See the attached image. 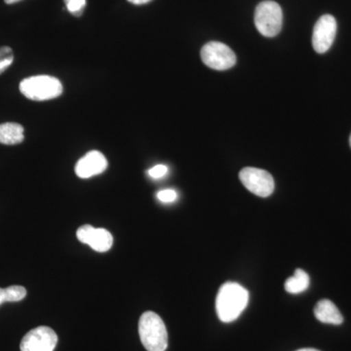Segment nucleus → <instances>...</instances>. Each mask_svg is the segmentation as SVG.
<instances>
[{"instance_id":"obj_5","label":"nucleus","mask_w":351,"mask_h":351,"mask_svg":"<svg viewBox=\"0 0 351 351\" xmlns=\"http://www.w3.org/2000/svg\"><path fill=\"white\" fill-rule=\"evenodd\" d=\"M201 60L210 69L226 71L237 64V56L228 45L211 41L203 46L200 52Z\"/></svg>"},{"instance_id":"obj_20","label":"nucleus","mask_w":351,"mask_h":351,"mask_svg":"<svg viewBox=\"0 0 351 351\" xmlns=\"http://www.w3.org/2000/svg\"><path fill=\"white\" fill-rule=\"evenodd\" d=\"M20 1H22V0H4V2H5L6 4H14Z\"/></svg>"},{"instance_id":"obj_8","label":"nucleus","mask_w":351,"mask_h":351,"mask_svg":"<svg viewBox=\"0 0 351 351\" xmlns=\"http://www.w3.org/2000/svg\"><path fill=\"white\" fill-rule=\"evenodd\" d=\"M337 21L332 15L326 14L320 17L314 25L313 46L318 54H324L331 48L336 38Z\"/></svg>"},{"instance_id":"obj_7","label":"nucleus","mask_w":351,"mask_h":351,"mask_svg":"<svg viewBox=\"0 0 351 351\" xmlns=\"http://www.w3.org/2000/svg\"><path fill=\"white\" fill-rule=\"evenodd\" d=\"M58 343V336L50 327L34 328L25 334L21 341V351H54Z\"/></svg>"},{"instance_id":"obj_12","label":"nucleus","mask_w":351,"mask_h":351,"mask_svg":"<svg viewBox=\"0 0 351 351\" xmlns=\"http://www.w3.org/2000/svg\"><path fill=\"white\" fill-rule=\"evenodd\" d=\"M24 127L15 122L0 124V144L14 145L24 141Z\"/></svg>"},{"instance_id":"obj_11","label":"nucleus","mask_w":351,"mask_h":351,"mask_svg":"<svg viewBox=\"0 0 351 351\" xmlns=\"http://www.w3.org/2000/svg\"><path fill=\"white\" fill-rule=\"evenodd\" d=\"M314 315L316 319L325 324L341 325L343 317L338 307L329 300H321L314 307Z\"/></svg>"},{"instance_id":"obj_22","label":"nucleus","mask_w":351,"mask_h":351,"mask_svg":"<svg viewBox=\"0 0 351 351\" xmlns=\"http://www.w3.org/2000/svg\"><path fill=\"white\" fill-rule=\"evenodd\" d=\"M350 147H351V135H350Z\"/></svg>"},{"instance_id":"obj_15","label":"nucleus","mask_w":351,"mask_h":351,"mask_svg":"<svg viewBox=\"0 0 351 351\" xmlns=\"http://www.w3.org/2000/svg\"><path fill=\"white\" fill-rule=\"evenodd\" d=\"M66 9L75 17H80L86 7V0H64Z\"/></svg>"},{"instance_id":"obj_17","label":"nucleus","mask_w":351,"mask_h":351,"mask_svg":"<svg viewBox=\"0 0 351 351\" xmlns=\"http://www.w3.org/2000/svg\"><path fill=\"white\" fill-rule=\"evenodd\" d=\"M167 166L163 165V164H159V165L154 166V167L149 170V176L152 178V179H160V178L167 174Z\"/></svg>"},{"instance_id":"obj_10","label":"nucleus","mask_w":351,"mask_h":351,"mask_svg":"<svg viewBox=\"0 0 351 351\" xmlns=\"http://www.w3.org/2000/svg\"><path fill=\"white\" fill-rule=\"evenodd\" d=\"M108 165L107 158L101 152H89L76 163L75 174L80 179H89V178L105 172Z\"/></svg>"},{"instance_id":"obj_4","label":"nucleus","mask_w":351,"mask_h":351,"mask_svg":"<svg viewBox=\"0 0 351 351\" xmlns=\"http://www.w3.org/2000/svg\"><path fill=\"white\" fill-rule=\"evenodd\" d=\"M283 24V12L276 1L261 2L255 10V25L265 38H274L280 32Z\"/></svg>"},{"instance_id":"obj_1","label":"nucleus","mask_w":351,"mask_h":351,"mask_svg":"<svg viewBox=\"0 0 351 351\" xmlns=\"http://www.w3.org/2000/svg\"><path fill=\"white\" fill-rule=\"evenodd\" d=\"M249 292L239 283L226 282L219 288L216 311L221 322L230 323L239 317L248 306Z\"/></svg>"},{"instance_id":"obj_14","label":"nucleus","mask_w":351,"mask_h":351,"mask_svg":"<svg viewBox=\"0 0 351 351\" xmlns=\"http://www.w3.org/2000/svg\"><path fill=\"white\" fill-rule=\"evenodd\" d=\"M13 61V50L8 46L0 47V75H2L12 64Z\"/></svg>"},{"instance_id":"obj_9","label":"nucleus","mask_w":351,"mask_h":351,"mask_svg":"<svg viewBox=\"0 0 351 351\" xmlns=\"http://www.w3.org/2000/svg\"><path fill=\"white\" fill-rule=\"evenodd\" d=\"M76 237L82 243L88 244L93 250L104 253L112 248V235L105 228H95L90 225L80 226Z\"/></svg>"},{"instance_id":"obj_13","label":"nucleus","mask_w":351,"mask_h":351,"mask_svg":"<svg viewBox=\"0 0 351 351\" xmlns=\"http://www.w3.org/2000/svg\"><path fill=\"white\" fill-rule=\"evenodd\" d=\"M309 276L304 270L298 269L295 270L294 276L288 278L285 282V290L290 294H300L308 288Z\"/></svg>"},{"instance_id":"obj_21","label":"nucleus","mask_w":351,"mask_h":351,"mask_svg":"<svg viewBox=\"0 0 351 351\" xmlns=\"http://www.w3.org/2000/svg\"><path fill=\"white\" fill-rule=\"evenodd\" d=\"M297 351H319V350H314V348H302V350H299Z\"/></svg>"},{"instance_id":"obj_19","label":"nucleus","mask_w":351,"mask_h":351,"mask_svg":"<svg viewBox=\"0 0 351 351\" xmlns=\"http://www.w3.org/2000/svg\"><path fill=\"white\" fill-rule=\"evenodd\" d=\"M128 1L132 4H135V5H144V4L151 2L152 0H128Z\"/></svg>"},{"instance_id":"obj_3","label":"nucleus","mask_w":351,"mask_h":351,"mask_svg":"<svg viewBox=\"0 0 351 351\" xmlns=\"http://www.w3.org/2000/svg\"><path fill=\"white\" fill-rule=\"evenodd\" d=\"M19 88L25 98L36 101L53 100L64 91L62 82L50 75L29 76L21 82Z\"/></svg>"},{"instance_id":"obj_6","label":"nucleus","mask_w":351,"mask_h":351,"mask_svg":"<svg viewBox=\"0 0 351 351\" xmlns=\"http://www.w3.org/2000/svg\"><path fill=\"white\" fill-rule=\"evenodd\" d=\"M239 179L245 188L260 197H269L274 191V177L267 171L246 167L240 171Z\"/></svg>"},{"instance_id":"obj_16","label":"nucleus","mask_w":351,"mask_h":351,"mask_svg":"<svg viewBox=\"0 0 351 351\" xmlns=\"http://www.w3.org/2000/svg\"><path fill=\"white\" fill-rule=\"evenodd\" d=\"M177 197L178 195L174 189H164V191H160L157 193V198L163 203L174 202Z\"/></svg>"},{"instance_id":"obj_2","label":"nucleus","mask_w":351,"mask_h":351,"mask_svg":"<svg viewBox=\"0 0 351 351\" xmlns=\"http://www.w3.org/2000/svg\"><path fill=\"white\" fill-rule=\"evenodd\" d=\"M138 335L147 351H165L168 346V332L160 316L145 311L138 320Z\"/></svg>"},{"instance_id":"obj_18","label":"nucleus","mask_w":351,"mask_h":351,"mask_svg":"<svg viewBox=\"0 0 351 351\" xmlns=\"http://www.w3.org/2000/svg\"><path fill=\"white\" fill-rule=\"evenodd\" d=\"M3 302H9L8 293H7L6 288H0V304Z\"/></svg>"}]
</instances>
